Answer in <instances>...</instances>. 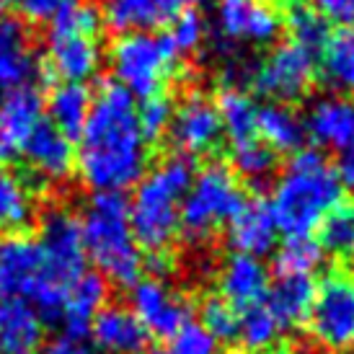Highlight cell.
Instances as JSON below:
<instances>
[{
    "instance_id": "1",
    "label": "cell",
    "mask_w": 354,
    "mask_h": 354,
    "mask_svg": "<svg viewBox=\"0 0 354 354\" xmlns=\"http://www.w3.org/2000/svg\"><path fill=\"white\" fill-rule=\"evenodd\" d=\"M150 145L138 124L135 96L106 80L93 96L86 127L78 135L75 168L93 192H124L148 171Z\"/></svg>"
},
{
    "instance_id": "2",
    "label": "cell",
    "mask_w": 354,
    "mask_h": 354,
    "mask_svg": "<svg viewBox=\"0 0 354 354\" xmlns=\"http://www.w3.org/2000/svg\"><path fill=\"white\" fill-rule=\"evenodd\" d=\"M344 197V187L334 166L318 148L292 153L282 176L277 178L269 207L279 233L287 238L310 236Z\"/></svg>"
},
{
    "instance_id": "3",
    "label": "cell",
    "mask_w": 354,
    "mask_h": 354,
    "mask_svg": "<svg viewBox=\"0 0 354 354\" xmlns=\"http://www.w3.org/2000/svg\"><path fill=\"white\" fill-rule=\"evenodd\" d=\"M192 178L194 168L189 158L174 156L148 168L135 184V194L129 199V225L142 251L168 254L178 236L181 202Z\"/></svg>"
},
{
    "instance_id": "4",
    "label": "cell",
    "mask_w": 354,
    "mask_h": 354,
    "mask_svg": "<svg viewBox=\"0 0 354 354\" xmlns=\"http://www.w3.org/2000/svg\"><path fill=\"white\" fill-rule=\"evenodd\" d=\"M80 220L83 248L104 279L132 287L145 266L142 248L132 236L129 202L119 192H96Z\"/></svg>"
},
{
    "instance_id": "5",
    "label": "cell",
    "mask_w": 354,
    "mask_h": 354,
    "mask_svg": "<svg viewBox=\"0 0 354 354\" xmlns=\"http://www.w3.org/2000/svg\"><path fill=\"white\" fill-rule=\"evenodd\" d=\"M37 241L41 248L44 279L31 305L37 308L44 324H57L70 285L86 272L88 261L78 215H73L65 207H50L39 220Z\"/></svg>"
},
{
    "instance_id": "6",
    "label": "cell",
    "mask_w": 354,
    "mask_h": 354,
    "mask_svg": "<svg viewBox=\"0 0 354 354\" xmlns=\"http://www.w3.org/2000/svg\"><path fill=\"white\" fill-rule=\"evenodd\" d=\"M243 199L246 194L230 166L207 163L199 174H194L184 194L178 233L197 246L212 241L217 230L230 223V217L238 212Z\"/></svg>"
},
{
    "instance_id": "7",
    "label": "cell",
    "mask_w": 354,
    "mask_h": 354,
    "mask_svg": "<svg viewBox=\"0 0 354 354\" xmlns=\"http://www.w3.org/2000/svg\"><path fill=\"white\" fill-rule=\"evenodd\" d=\"M109 68L114 73V83L135 99H148L163 93L178 68V55L166 34L156 37L150 31H129L119 34L109 47Z\"/></svg>"
},
{
    "instance_id": "8",
    "label": "cell",
    "mask_w": 354,
    "mask_h": 354,
    "mask_svg": "<svg viewBox=\"0 0 354 354\" xmlns=\"http://www.w3.org/2000/svg\"><path fill=\"white\" fill-rule=\"evenodd\" d=\"M308 328L318 346L344 352L354 346V277L334 272L315 285Z\"/></svg>"
},
{
    "instance_id": "9",
    "label": "cell",
    "mask_w": 354,
    "mask_h": 354,
    "mask_svg": "<svg viewBox=\"0 0 354 354\" xmlns=\"http://www.w3.org/2000/svg\"><path fill=\"white\" fill-rule=\"evenodd\" d=\"M315 73H318L315 52L285 41L256 65L251 73V86L259 96H266L277 104H287L303 99L310 91Z\"/></svg>"
},
{
    "instance_id": "10",
    "label": "cell",
    "mask_w": 354,
    "mask_h": 354,
    "mask_svg": "<svg viewBox=\"0 0 354 354\" xmlns=\"http://www.w3.org/2000/svg\"><path fill=\"white\" fill-rule=\"evenodd\" d=\"M129 310L150 336L171 339L192 321V303L163 277L138 279L129 290Z\"/></svg>"
},
{
    "instance_id": "11",
    "label": "cell",
    "mask_w": 354,
    "mask_h": 354,
    "mask_svg": "<svg viewBox=\"0 0 354 354\" xmlns=\"http://www.w3.org/2000/svg\"><path fill=\"white\" fill-rule=\"evenodd\" d=\"M220 39L264 47L279 37L282 19L266 0H215Z\"/></svg>"
},
{
    "instance_id": "12",
    "label": "cell",
    "mask_w": 354,
    "mask_h": 354,
    "mask_svg": "<svg viewBox=\"0 0 354 354\" xmlns=\"http://www.w3.org/2000/svg\"><path fill=\"white\" fill-rule=\"evenodd\" d=\"M166 135L171 145L184 158L205 156L209 150H215L223 138L215 101H209L202 93H189L174 109V119Z\"/></svg>"
},
{
    "instance_id": "13",
    "label": "cell",
    "mask_w": 354,
    "mask_h": 354,
    "mask_svg": "<svg viewBox=\"0 0 354 354\" xmlns=\"http://www.w3.org/2000/svg\"><path fill=\"white\" fill-rule=\"evenodd\" d=\"M44 279L41 248L26 233L0 236V295L34 300Z\"/></svg>"
},
{
    "instance_id": "14",
    "label": "cell",
    "mask_w": 354,
    "mask_h": 354,
    "mask_svg": "<svg viewBox=\"0 0 354 354\" xmlns=\"http://www.w3.org/2000/svg\"><path fill=\"white\" fill-rule=\"evenodd\" d=\"M305 138L313 140L315 148L354 150V96H324L310 104L303 117Z\"/></svg>"
},
{
    "instance_id": "15",
    "label": "cell",
    "mask_w": 354,
    "mask_h": 354,
    "mask_svg": "<svg viewBox=\"0 0 354 354\" xmlns=\"http://www.w3.org/2000/svg\"><path fill=\"white\" fill-rule=\"evenodd\" d=\"M21 156L26 158L29 168L39 181L55 184L75 171V148L73 140L65 138L57 127H52L47 119H41L34 127L26 142L21 145Z\"/></svg>"
},
{
    "instance_id": "16",
    "label": "cell",
    "mask_w": 354,
    "mask_h": 354,
    "mask_svg": "<svg viewBox=\"0 0 354 354\" xmlns=\"http://www.w3.org/2000/svg\"><path fill=\"white\" fill-rule=\"evenodd\" d=\"M225 227L233 254H246L256 259L272 254L277 246V236H279L272 207L259 197L243 199V205L238 207V212L230 217Z\"/></svg>"
},
{
    "instance_id": "17",
    "label": "cell",
    "mask_w": 354,
    "mask_h": 354,
    "mask_svg": "<svg viewBox=\"0 0 354 354\" xmlns=\"http://www.w3.org/2000/svg\"><path fill=\"white\" fill-rule=\"evenodd\" d=\"M217 290L227 305L238 313L251 305L266 300L269 292V272L261 259L246 254H230L217 272Z\"/></svg>"
},
{
    "instance_id": "18",
    "label": "cell",
    "mask_w": 354,
    "mask_h": 354,
    "mask_svg": "<svg viewBox=\"0 0 354 354\" xmlns=\"http://www.w3.org/2000/svg\"><path fill=\"white\" fill-rule=\"evenodd\" d=\"M39 73V59L31 47L29 29L21 19L0 16V96L31 86Z\"/></svg>"
},
{
    "instance_id": "19",
    "label": "cell",
    "mask_w": 354,
    "mask_h": 354,
    "mask_svg": "<svg viewBox=\"0 0 354 354\" xmlns=\"http://www.w3.org/2000/svg\"><path fill=\"white\" fill-rule=\"evenodd\" d=\"M88 334L101 354H142L150 342V334L127 305H104Z\"/></svg>"
},
{
    "instance_id": "20",
    "label": "cell",
    "mask_w": 354,
    "mask_h": 354,
    "mask_svg": "<svg viewBox=\"0 0 354 354\" xmlns=\"http://www.w3.org/2000/svg\"><path fill=\"white\" fill-rule=\"evenodd\" d=\"M44 321L24 297L0 300V354H39Z\"/></svg>"
},
{
    "instance_id": "21",
    "label": "cell",
    "mask_w": 354,
    "mask_h": 354,
    "mask_svg": "<svg viewBox=\"0 0 354 354\" xmlns=\"http://www.w3.org/2000/svg\"><path fill=\"white\" fill-rule=\"evenodd\" d=\"M109 300V279L99 274V272H83V274L70 285L62 313H59L57 324L62 326V334L78 336L86 339L88 328L93 324V318L99 315V310Z\"/></svg>"
},
{
    "instance_id": "22",
    "label": "cell",
    "mask_w": 354,
    "mask_h": 354,
    "mask_svg": "<svg viewBox=\"0 0 354 354\" xmlns=\"http://www.w3.org/2000/svg\"><path fill=\"white\" fill-rule=\"evenodd\" d=\"M47 65L59 83H86L101 68V44L96 37H50Z\"/></svg>"
},
{
    "instance_id": "23",
    "label": "cell",
    "mask_w": 354,
    "mask_h": 354,
    "mask_svg": "<svg viewBox=\"0 0 354 354\" xmlns=\"http://www.w3.org/2000/svg\"><path fill=\"white\" fill-rule=\"evenodd\" d=\"M184 8V0H106L101 21L119 34L153 31L168 26Z\"/></svg>"
},
{
    "instance_id": "24",
    "label": "cell",
    "mask_w": 354,
    "mask_h": 354,
    "mask_svg": "<svg viewBox=\"0 0 354 354\" xmlns=\"http://www.w3.org/2000/svg\"><path fill=\"white\" fill-rule=\"evenodd\" d=\"M256 138L274 153H295L305 142V124L290 104L269 101L256 111Z\"/></svg>"
},
{
    "instance_id": "25",
    "label": "cell",
    "mask_w": 354,
    "mask_h": 354,
    "mask_svg": "<svg viewBox=\"0 0 354 354\" xmlns=\"http://www.w3.org/2000/svg\"><path fill=\"white\" fill-rule=\"evenodd\" d=\"M41 119H44V96L39 88L21 86L0 96V132L19 148Z\"/></svg>"
},
{
    "instance_id": "26",
    "label": "cell",
    "mask_w": 354,
    "mask_h": 354,
    "mask_svg": "<svg viewBox=\"0 0 354 354\" xmlns=\"http://www.w3.org/2000/svg\"><path fill=\"white\" fill-rule=\"evenodd\" d=\"M91 104H93V93L86 83H57L44 99L47 122L52 127H57L65 138H78L91 114Z\"/></svg>"
},
{
    "instance_id": "27",
    "label": "cell",
    "mask_w": 354,
    "mask_h": 354,
    "mask_svg": "<svg viewBox=\"0 0 354 354\" xmlns=\"http://www.w3.org/2000/svg\"><path fill=\"white\" fill-rule=\"evenodd\" d=\"M313 295V277H277L274 285H269L264 303L274 310L279 324L290 328V326H300L308 321Z\"/></svg>"
},
{
    "instance_id": "28",
    "label": "cell",
    "mask_w": 354,
    "mask_h": 354,
    "mask_svg": "<svg viewBox=\"0 0 354 354\" xmlns=\"http://www.w3.org/2000/svg\"><path fill=\"white\" fill-rule=\"evenodd\" d=\"M318 68L324 80L342 96H354V29L342 26L321 47Z\"/></svg>"
},
{
    "instance_id": "29",
    "label": "cell",
    "mask_w": 354,
    "mask_h": 354,
    "mask_svg": "<svg viewBox=\"0 0 354 354\" xmlns=\"http://www.w3.org/2000/svg\"><path fill=\"white\" fill-rule=\"evenodd\" d=\"M34 217V192L8 168H0V236L24 233Z\"/></svg>"
},
{
    "instance_id": "30",
    "label": "cell",
    "mask_w": 354,
    "mask_h": 354,
    "mask_svg": "<svg viewBox=\"0 0 354 354\" xmlns=\"http://www.w3.org/2000/svg\"><path fill=\"white\" fill-rule=\"evenodd\" d=\"M282 331L285 326L279 324V318L269 305H251L246 310H241L236 344L243 354H269L277 346Z\"/></svg>"
},
{
    "instance_id": "31",
    "label": "cell",
    "mask_w": 354,
    "mask_h": 354,
    "mask_svg": "<svg viewBox=\"0 0 354 354\" xmlns=\"http://www.w3.org/2000/svg\"><path fill=\"white\" fill-rule=\"evenodd\" d=\"M220 127L227 142H241V140L256 138V106L251 96L243 88H223L215 99Z\"/></svg>"
},
{
    "instance_id": "32",
    "label": "cell",
    "mask_w": 354,
    "mask_h": 354,
    "mask_svg": "<svg viewBox=\"0 0 354 354\" xmlns=\"http://www.w3.org/2000/svg\"><path fill=\"white\" fill-rule=\"evenodd\" d=\"M282 24H285L287 34H290V41L300 44V47L310 52H321L324 41L331 34L324 16L310 3H300V0H292L287 6Z\"/></svg>"
},
{
    "instance_id": "33",
    "label": "cell",
    "mask_w": 354,
    "mask_h": 354,
    "mask_svg": "<svg viewBox=\"0 0 354 354\" xmlns=\"http://www.w3.org/2000/svg\"><path fill=\"white\" fill-rule=\"evenodd\" d=\"M277 153L259 138H248L230 145V171L251 184H261L274 174Z\"/></svg>"
},
{
    "instance_id": "34",
    "label": "cell",
    "mask_w": 354,
    "mask_h": 354,
    "mask_svg": "<svg viewBox=\"0 0 354 354\" xmlns=\"http://www.w3.org/2000/svg\"><path fill=\"white\" fill-rule=\"evenodd\" d=\"M324 261V248L310 236L287 238L285 246L277 251L274 272L277 277H313Z\"/></svg>"
},
{
    "instance_id": "35",
    "label": "cell",
    "mask_w": 354,
    "mask_h": 354,
    "mask_svg": "<svg viewBox=\"0 0 354 354\" xmlns=\"http://www.w3.org/2000/svg\"><path fill=\"white\" fill-rule=\"evenodd\" d=\"M318 246L324 254L346 256L354 251V202H339V205L321 220L318 225Z\"/></svg>"
},
{
    "instance_id": "36",
    "label": "cell",
    "mask_w": 354,
    "mask_h": 354,
    "mask_svg": "<svg viewBox=\"0 0 354 354\" xmlns=\"http://www.w3.org/2000/svg\"><path fill=\"white\" fill-rule=\"evenodd\" d=\"M101 24V13L93 3L68 0L65 8L50 21V37H96Z\"/></svg>"
},
{
    "instance_id": "37",
    "label": "cell",
    "mask_w": 354,
    "mask_h": 354,
    "mask_svg": "<svg viewBox=\"0 0 354 354\" xmlns=\"http://www.w3.org/2000/svg\"><path fill=\"white\" fill-rule=\"evenodd\" d=\"M238 313L233 305H227L223 297H207L199 308V326L217 342H236L238 336Z\"/></svg>"
},
{
    "instance_id": "38",
    "label": "cell",
    "mask_w": 354,
    "mask_h": 354,
    "mask_svg": "<svg viewBox=\"0 0 354 354\" xmlns=\"http://www.w3.org/2000/svg\"><path fill=\"white\" fill-rule=\"evenodd\" d=\"M168 26L171 29H168L166 37L171 41V47L176 50L178 57L181 55H192V52H197L205 44L207 24L197 8H184Z\"/></svg>"
},
{
    "instance_id": "39",
    "label": "cell",
    "mask_w": 354,
    "mask_h": 354,
    "mask_svg": "<svg viewBox=\"0 0 354 354\" xmlns=\"http://www.w3.org/2000/svg\"><path fill=\"white\" fill-rule=\"evenodd\" d=\"M171 119H174V101L168 99L166 93L148 96V99H142L138 104V124L142 138L148 140V145L166 138Z\"/></svg>"
},
{
    "instance_id": "40",
    "label": "cell",
    "mask_w": 354,
    "mask_h": 354,
    "mask_svg": "<svg viewBox=\"0 0 354 354\" xmlns=\"http://www.w3.org/2000/svg\"><path fill=\"white\" fill-rule=\"evenodd\" d=\"M163 354H223L220 342L212 339L199 324L189 321L184 328H178L176 334L168 339V346Z\"/></svg>"
},
{
    "instance_id": "41",
    "label": "cell",
    "mask_w": 354,
    "mask_h": 354,
    "mask_svg": "<svg viewBox=\"0 0 354 354\" xmlns=\"http://www.w3.org/2000/svg\"><path fill=\"white\" fill-rule=\"evenodd\" d=\"M65 3L68 0H16L13 6H19L21 16L31 24H50L65 8Z\"/></svg>"
},
{
    "instance_id": "42",
    "label": "cell",
    "mask_w": 354,
    "mask_h": 354,
    "mask_svg": "<svg viewBox=\"0 0 354 354\" xmlns=\"http://www.w3.org/2000/svg\"><path fill=\"white\" fill-rule=\"evenodd\" d=\"M321 16L326 19V24H339V26H349L354 24V0H310Z\"/></svg>"
},
{
    "instance_id": "43",
    "label": "cell",
    "mask_w": 354,
    "mask_h": 354,
    "mask_svg": "<svg viewBox=\"0 0 354 354\" xmlns=\"http://www.w3.org/2000/svg\"><path fill=\"white\" fill-rule=\"evenodd\" d=\"M39 354H96V349H93L86 339L59 334V336H55V339H50V342H44Z\"/></svg>"
},
{
    "instance_id": "44",
    "label": "cell",
    "mask_w": 354,
    "mask_h": 354,
    "mask_svg": "<svg viewBox=\"0 0 354 354\" xmlns=\"http://www.w3.org/2000/svg\"><path fill=\"white\" fill-rule=\"evenodd\" d=\"M334 171L336 176H339V181H342V187H354V150L339 153Z\"/></svg>"
},
{
    "instance_id": "45",
    "label": "cell",
    "mask_w": 354,
    "mask_h": 354,
    "mask_svg": "<svg viewBox=\"0 0 354 354\" xmlns=\"http://www.w3.org/2000/svg\"><path fill=\"white\" fill-rule=\"evenodd\" d=\"M19 156H21L19 145H16V142H10V140L0 132V168H8Z\"/></svg>"
},
{
    "instance_id": "46",
    "label": "cell",
    "mask_w": 354,
    "mask_h": 354,
    "mask_svg": "<svg viewBox=\"0 0 354 354\" xmlns=\"http://www.w3.org/2000/svg\"><path fill=\"white\" fill-rule=\"evenodd\" d=\"M13 3H16V0H0V16H6V10H8Z\"/></svg>"
},
{
    "instance_id": "47",
    "label": "cell",
    "mask_w": 354,
    "mask_h": 354,
    "mask_svg": "<svg viewBox=\"0 0 354 354\" xmlns=\"http://www.w3.org/2000/svg\"><path fill=\"white\" fill-rule=\"evenodd\" d=\"M199 3H205V0H184L187 8H194V6H199Z\"/></svg>"
},
{
    "instance_id": "48",
    "label": "cell",
    "mask_w": 354,
    "mask_h": 354,
    "mask_svg": "<svg viewBox=\"0 0 354 354\" xmlns=\"http://www.w3.org/2000/svg\"><path fill=\"white\" fill-rule=\"evenodd\" d=\"M352 272H354V251H352Z\"/></svg>"
},
{
    "instance_id": "49",
    "label": "cell",
    "mask_w": 354,
    "mask_h": 354,
    "mask_svg": "<svg viewBox=\"0 0 354 354\" xmlns=\"http://www.w3.org/2000/svg\"><path fill=\"white\" fill-rule=\"evenodd\" d=\"M277 354H290V352H277Z\"/></svg>"
},
{
    "instance_id": "50",
    "label": "cell",
    "mask_w": 354,
    "mask_h": 354,
    "mask_svg": "<svg viewBox=\"0 0 354 354\" xmlns=\"http://www.w3.org/2000/svg\"><path fill=\"white\" fill-rule=\"evenodd\" d=\"M266 3H269V0H266Z\"/></svg>"
}]
</instances>
